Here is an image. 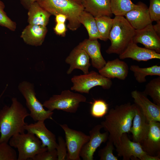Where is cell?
I'll use <instances>...</instances> for the list:
<instances>
[{
	"mask_svg": "<svg viewBox=\"0 0 160 160\" xmlns=\"http://www.w3.org/2000/svg\"><path fill=\"white\" fill-rule=\"evenodd\" d=\"M136 105L130 103L116 105L105 115L101 124L109 133L108 140L114 146L118 145L122 135L130 132Z\"/></svg>",
	"mask_w": 160,
	"mask_h": 160,
	"instance_id": "cell-1",
	"label": "cell"
},
{
	"mask_svg": "<svg viewBox=\"0 0 160 160\" xmlns=\"http://www.w3.org/2000/svg\"><path fill=\"white\" fill-rule=\"evenodd\" d=\"M9 106H4L0 111V143H8L14 135L25 132L28 124L25 118L30 116L26 108L15 97Z\"/></svg>",
	"mask_w": 160,
	"mask_h": 160,
	"instance_id": "cell-2",
	"label": "cell"
},
{
	"mask_svg": "<svg viewBox=\"0 0 160 160\" xmlns=\"http://www.w3.org/2000/svg\"><path fill=\"white\" fill-rule=\"evenodd\" d=\"M135 30L123 16H115L108 39L111 44L106 50L109 54L122 53L133 41Z\"/></svg>",
	"mask_w": 160,
	"mask_h": 160,
	"instance_id": "cell-3",
	"label": "cell"
},
{
	"mask_svg": "<svg viewBox=\"0 0 160 160\" xmlns=\"http://www.w3.org/2000/svg\"><path fill=\"white\" fill-rule=\"evenodd\" d=\"M37 2L51 15L62 14L66 16L70 30L74 31L80 27L78 18L84 10L82 4L73 0H39Z\"/></svg>",
	"mask_w": 160,
	"mask_h": 160,
	"instance_id": "cell-4",
	"label": "cell"
},
{
	"mask_svg": "<svg viewBox=\"0 0 160 160\" xmlns=\"http://www.w3.org/2000/svg\"><path fill=\"white\" fill-rule=\"evenodd\" d=\"M9 141L11 146L17 149V160L31 159L36 155L48 150L38 138L29 132L15 135Z\"/></svg>",
	"mask_w": 160,
	"mask_h": 160,
	"instance_id": "cell-5",
	"label": "cell"
},
{
	"mask_svg": "<svg viewBox=\"0 0 160 160\" xmlns=\"http://www.w3.org/2000/svg\"><path fill=\"white\" fill-rule=\"evenodd\" d=\"M18 89L25 100L26 106L30 111V116L35 121L53 119L52 116L53 112L44 109L43 104L36 96L33 84L23 81L19 84Z\"/></svg>",
	"mask_w": 160,
	"mask_h": 160,
	"instance_id": "cell-6",
	"label": "cell"
},
{
	"mask_svg": "<svg viewBox=\"0 0 160 160\" xmlns=\"http://www.w3.org/2000/svg\"><path fill=\"white\" fill-rule=\"evenodd\" d=\"M86 100V98L82 95L65 90L59 95H53L43 105L51 111L57 109L73 113L76 112L81 103Z\"/></svg>",
	"mask_w": 160,
	"mask_h": 160,
	"instance_id": "cell-7",
	"label": "cell"
},
{
	"mask_svg": "<svg viewBox=\"0 0 160 160\" xmlns=\"http://www.w3.org/2000/svg\"><path fill=\"white\" fill-rule=\"evenodd\" d=\"M71 80L73 84L71 90L81 93L89 94L92 88L97 86L108 89L112 85L111 79L93 71L87 74L74 76Z\"/></svg>",
	"mask_w": 160,
	"mask_h": 160,
	"instance_id": "cell-8",
	"label": "cell"
},
{
	"mask_svg": "<svg viewBox=\"0 0 160 160\" xmlns=\"http://www.w3.org/2000/svg\"><path fill=\"white\" fill-rule=\"evenodd\" d=\"M65 132L67 153L66 160H80V153L83 146L89 140V135L70 128L65 124H60Z\"/></svg>",
	"mask_w": 160,
	"mask_h": 160,
	"instance_id": "cell-9",
	"label": "cell"
},
{
	"mask_svg": "<svg viewBox=\"0 0 160 160\" xmlns=\"http://www.w3.org/2000/svg\"><path fill=\"white\" fill-rule=\"evenodd\" d=\"M118 156L123 160H129L133 158L141 160H160V156H153L147 154L139 143L131 141L127 133H123L119 143L115 146Z\"/></svg>",
	"mask_w": 160,
	"mask_h": 160,
	"instance_id": "cell-10",
	"label": "cell"
},
{
	"mask_svg": "<svg viewBox=\"0 0 160 160\" xmlns=\"http://www.w3.org/2000/svg\"><path fill=\"white\" fill-rule=\"evenodd\" d=\"M102 125L98 124L94 127L89 132V140L82 147L80 156L84 160H93V155L97 148L103 143L108 139L109 133L107 131L101 133Z\"/></svg>",
	"mask_w": 160,
	"mask_h": 160,
	"instance_id": "cell-11",
	"label": "cell"
},
{
	"mask_svg": "<svg viewBox=\"0 0 160 160\" xmlns=\"http://www.w3.org/2000/svg\"><path fill=\"white\" fill-rule=\"evenodd\" d=\"M140 143L147 154L153 156H160V122H149L148 132Z\"/></svg>",
	"mask_w": 160,
	"mask_h": 160,
	"instance_id": "cell-12",
	"label": "cell"
},
{
	"mask_svg": "<svg viewBox=\"0 0 160 160\" xmlns=\"http://www.w3.org/2000/svg\"><path fill=\"white\" fill-rule=\"evenodd\" d=\"M131 95L148 122H160V105L151 102L143 92L135 90L131 92Z\"/></svg>",
	"mask_w": 160,
	"mask_h": 160,
	"instance_id": "cell-13",
	"label": "cell"
},
{
	"mask_svg": "<svg viewBox=\"0 0 160 160\" xmlns=\"http://www.w3.org/2000/svg\"><path fill=\"white\" fill-rule=\"evenodd\" d=\"M44 121H38L34 123L27 124L25 126V130L35 135L41 141L44 146L48 150L55 149L57 145L55 134L46 127Z\"/></svg>",
	"mask_w": 160,
	"mask_h": 160,
	"instance_id": "cell-14",
	"label": "cell"
},
{
	"mask_svg": "<svg viewBox=\"0 0 160 160\" xmlns=\"http://www.w3.org/2000/svg\"><path fill=\"white\" fill-rule=\"evenodd\" d=\"M133 42L140 43L145 48L160 54V37L154 31L152 23L139 30H135Z\"/></svg>",
	"mask_w": 160,
	"mask_h": 160,
	"instance_id": "cell-15",
	"label": "cell"
},
{
	"mask_svg": "<svg viewBox=\"0 0 160 160\" xmlns=\"http://www.w3.org/2000/svg\"><path fill=\"white\" fill-rule=\"evenodd\" d=\"M126 18L136 30L141 29L152 23L147 6L140 1L124 16Z\"/></svg>",
	"mask_w": 160,
	"mask_h": 160,
	"instance_id": "cell-16",
	"label": "cell"
},
{
	"mask_svg": "<svg viewBox=\"0 0 160 160\" xmlns=\"http://www.w3.org/2000/svg\"><path fill=\"white\" fill-rule=\"evenodd\" d=\"M90 58L83 49L75 47L65 59V62L70 67L67 71L68 74H71L75 69L81 70L84 74L89 73V69L91 65Z\"/></svg>",
	"mask_w": 160,
	"mask_h": 160,
	"instance_id": "cell-17",
	"label": "cell"
},
{
	"mask_svg": "<svg viewBox=\"0 0 160 160\" xmlns=\"http://www.w3.org/2000/svg\"><path fill=\"white\" fill-rule=\"evenodd\" d=\"M120 59L130 58L137 61H146L153 59H160V54L155 51L138 46L132 41L119 55Z\"/></svg>",
	"mask_w": 160,
	"mask_h": 160,
	"instance_id": "cell-18",
	"label": "cell"
},
{
	"mask_svg": "<svg viewBox=\"0 0 160 160\" xmlns=\"http://www.w3.org/2000/svg\"><path fill=\"white\" fill-rule=\"evenodd\" d=\"M129 70L127 63L117 58L108 61L98 71L101 75L109 79L117 78L124 80L128 76Z\"/></svg>",
	"mask_w": 160,
	"mask_h": 160,
	"instance_id": "cell-19",
	"label": "cell"
},
{
	"mask_svg": "<svg viewBox=\"0 0 160 160\" xmlns=\"http://www.w3.org/2000/svg\"><path fill=\"white\" fill-rule=\"evenodd\" d=\"M76 47L86 52L91 59L92 66L98 71L105 64L106 62L102 55L100 44L97 39H85Z\"/></svg>",
	"mask_w": 160,
	"mask_h": 160,
	"instance_id": "cell-20",
	"label": "cell"
},
{
	"mask_svg": "<svg viewBox=\"0 0 160 160\" xmlns=\"http://www.w3.org/2000/svg\"><path fill=\"white\" fill-rule=\"evenodd\" d=\"M47 31L46 26L29 24L23 31L20 37L27 44L40 46L44 41Z\"/></svg>",
	"mask_w": 160,
	"mask_h": 160,
	"instance_id": "cell-21",
	"label": "cell"
},
{
	"mask_svg": "<svg viewBox=\"0 0 160 160\" xmlns=\"http://www.w3.org/2000/svg\"><path fill=\"white\" fill-rule=\"evenodd\" d=\"M148 127L149 122L140 108L136 105L130 132L132 134L133 141L140 143L145 136Z\"/></svg>",
	"mask_w": 160,
	"mask_h": 160,
	"instance_id": "cell-22",
	"label": "cell"
},
{
	"mask_svg": "<svg viewBox=\"0 0 160 160\" xmlns=\"http://www.w3.org/2000/svg\"><path fill=\"white\" fill-rule=\"evenodd\" d=\"M84 10L95 17L112 15L110 6V0H83L82 3Z\"/></svg>",
	"mask_w": 160,
	"mask_h": 160,
	"instance_id": "cell-23",
	"label": "cell"
},
{
	"mask_svg": "<svg viewBox=\"0 0 160 160\" xmlns=\"http://www.w3.org/2000/svg\"><path fill=\"white\" fill-rule=\"evenodd\" d=\"M29 24L46 26L51 15L41 7L37 2L32 4L28 9Z\"/></svg>",
	"mask_w": 160,
	"mask_h": 160,
	"instance_id": "cell-24",
	"label": "cell"
},
{
	"mask_svg": "<svg viewBox=\"0 0 160 160\" xmlns=\"http://www.w3.org/2000/svg\"><path fill=\"white\" fill-rule=\"evenodd\" d=\"M78 20L87 29L89 39H100L95 17L92 15L84 10L79 15Z\"/></svg>",
	"mask_w": 160,
	"mask_h": 160,
	"instance_id": "cell-25",
	"label": "cell"
},
{
	"mask_svg": "<svg viewBox=\"0 0 160 160\" xmlns=\"http://www.w3.org/2000/svg\"><path fill=\"white\" fill-rule=\"evenodd\" d=\"M129 69L133 73L136 81L140 83L146 81L145 78L146 76H160V66L157 65L148 67L141 68L138 65H133L130 66Z\"/></svg>",
	"mask_w": 160,
	"mask_h": 160,
	"instance_id": "cell-26",
	"label": "cell"
},
{
	"mask_svg": "<svg viewBox=\"0 0 160 160\" xmlns=\"http://www.w3.org/2000/svg\"><path fill=\"white\" fill-rule=\"evenodd\" d=\"M100 40L106 41L108 39L110 31L113 26V19L107 16H101L95 17Z\"/></svg>",
	"mask_w": 160,
	"mask_h": 160,
	"instance_id": "cell-27",
	"label": "cell"
},
{
	"mask_svg": "<svg viewBox=\"0 0 160 160\" xmlns=\"http://www.w3.org/2000/svg\"><path fill=\"white\" fill-rule=\"evenodd\" d=\"M135 5L131 0H110L111 12L115 16H124Z\"/></svg>",
	"mask_w": 160,
	"mask_h": 160,
	"instance_id": "cell-28",
	"label": "cell"
},
{
	"mask_svg": "<svg viewBox=\"0 0 160 160\" xmlns=\"http://www.w3.org/2000/svg\"><path fill=\"white\" fill-rule=\"evenodd\" d=\"M143 92L146 96H149L154 103L160 105V76L150 81Z\"/></svg>",
	"mask_w": 160,
	"mask_h": 160,
	"instance_id": "cell-29",
	"label": "cell"
},
{
	"mask_svg": "<svg viewBox=\"0 0 160 160\" xmlns=\"http://www.w3.org/2000/svg\"><path fill=\"white\" fill-rule=\"evenodd\" d=\"M108 107V104L104 100L101 99H94L90 109L91 114L94 117L102 118L107 113Z\"/></svg>",
	"mask_w": 160,
	"mask_h": 160,
	"instance_id": "cell-30",
	"label": "cell"
},
{
	"mask_svg": "<svg viewBox=\"0 0 160 160\" xmlns=\"http://www.w3.org/2000/svg\"><path fill=\"white\" fill-rule=\"evenodd\" d=\"M15 150L8 143H0V160H17Z\"/></svg>",
	"mask_w": 160,
	"mask_h": 160,
	"instance_id": "cell-31",
	"label": "cell"
},
{
	"mask_svg": "<svg viewBox=\"0 0 160 160\" xmlns=\"http://www.w3.org/2000/svg\"><path fill=\"white\" fill-rule=\"evenodd\" d=\"M4 4L0 0V26L14 31L16 27V23L7 16L4 11Z\"/></svg>",
	"mask_w": 160,
	"mask_h": 160,
	"instance_id": "cell-32",
	"label": "cell"
},
{
	"mask_svg": "<svg viewBox=\"0 0 160 160\" xmlns=\"http://www.w3.org/2000/svg\"><path fill=\"white\" fill-rule=\"evenodd\" d=\"M114 145L112 142L109 140L106 145L103 148L100 149L98 152V155L100 160H118L117 157L113 153L114 149Z\"/></svg>",
	"mask_w": 160,
	"mask_h": 160,
	"instance_id": "cell-33",
	"label": "cell"
},
{
	"mask_svg": "<svg viewBox=\"0 0 160 160\" xmlns=\"http://www.w3.org/2000/svg\"><path fill=\"white\" fill-rule=\"evenodd\" d=\"M148 10L152 22L160 20V0H149Z\"/></svg>",
	"mask_w": 160,
	"mask_h": 160,
	"instance_id": "cell-34",
	"label": "cell"
},
{
	"mask_svg": "<svg viewBox=\"0 0 160 160\" xmlns=\"http://www.w3.org/2000/svg\"><path fill=\"white\" fill-rule=\"evenodd\" d=\"M57 151L56 149L47 150L38 154L33 157V160H57Z\"/></svg>",
	"mask_w": 160,
	"mask_h": 160,
	"instance_id": "cell-35",
	"label": "cell"
},
{
	"mask_svg": "<svg viewBox=\"0 0 160 160\" xmlns=\"http://www.w3.org/2000/svg\"><path fill=\"white\" fill-rule=\"evenodd\" d=\"M57 139L58 143L56 148L57 154V160H66L67 149L65 141L61 136L58 137Z\"/></svg>",
	"mask_w": 160,
	"mask_h": 160,
	"instance_id": "cell-36",
	"label": "cell"
},
{
	"mask_svg": "<svg viewBox=\"0 0 160 160\" xmlns=\"http://www.w3.org/2000/svg\"><path fill=\"white\" fill-rule=\"evenodd\" d=\"M55 33L59 35L64 36L67 31V28L65 23H57L54 28Z\"/></svg>",
	"mask_w": 160,
	"mask_h": 160,
	"instance_id": "cell-37",
	"label": "cell"
},
{
	"mask_svg": "<svg viewBox=\"0 0 160 160\" xmlns=\"http://www.w3.org/2000/svg\"><path fill=\"white\" fill-rule=\"evenodd\" d=\"M55 16V21L57 23H65L67 19L66 16L62 14H58Z\"/></svg>",
	"mask_w": 160,
	"mask_h": 160,
	"instance_id": "cell-38",
	"label": "cell"
},
{
	"mask_svg": "<svg viewBox=\"0 0 160 160\" xmlns=\"http://www.w3.org/2000/svg\"><path fill=\"white\" fill-rule=\"evenodd\" d=\"M39 0H20L22 4L25 8L28 9L33 4L37 2Z\"/></svg>",
	"mask_w": 160,
	"mask_h": 160,
	"instance_id": "cell-39",
	"label": "cell"
},
{
	"mask_svg": "<svg viewBox=\"0 0 160 160\" xmlns=\"http://www.w3.org/2000/svg\"><path fill=\"white\" fill-rule=\"evenodd\" d=\"M157 23L153 25V28L157 34L160 37V20L156 21Z\"/></svg>",
	"mask_w": 160,
	"mask_h": 160,
	"instance_id": "cell-40",
	"label": "cell"
},
{
	"mask_svg": "<svg viewBox=\"0 0 160 160\" xmlns=\"http://www.w3.org/2000/svg\"><path fill=\"white\" fill-rule=\"evenodd\" d=\"M7 85H7V86H6V87L5 88V89L1 93L0 95V101L1 99L2 96L4 95V94L5 91V90H6V89H7Z\"/></svg>",
	"mask_w": 160,
	"mask_h": 160,
	"instance_id": "cell-41",
	"label": "cell"
},
{
	"mask_svg": "<svg viewBox=\"0 0 160 160\" xmlns=\"http://www.w3.org/2000/svg\"><path fill=\"white\" fill-rule=\"evenodd\" d=\"M73 0L76 2L82 4V2L83 1V0Z\"/></svg>",
	"mask_w": 160,
	"mask_h": 160,
	"instance_id": "cell-42",
	"label": "cell"
}]
</instances>
